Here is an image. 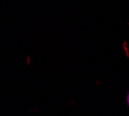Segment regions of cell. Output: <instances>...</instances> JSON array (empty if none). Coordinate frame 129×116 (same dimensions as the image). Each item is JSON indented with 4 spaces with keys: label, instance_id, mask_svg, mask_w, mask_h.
Returning a JSON list of instances; mask_svg holds the SVG:
<instances>
[{
    "label": "cell",
    "instance_id": "1",
    "mask_svg": "<svg viewBox=\"0 0 129 116\" xmlns=\"http://www.w3.org/2000/svg\"><path fill=\"white\" fill-rule=\"evenodd\" d=\"M127 102H128V105H129V93H128V95H127Z\"/></svg>",
    "mask_w": 129,
    "mask_h": 116
}]
</instances>
